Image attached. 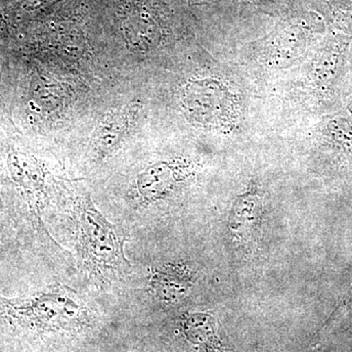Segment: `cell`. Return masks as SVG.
<instances>
[{
  "instance_id": "1",
  "label": "cell",
  "mask_w": 352,
  "mask_h": 352,
  "mask_svg": "<svg viewBox=\"0 0 352 352\" xmlns=\"http://www.w3.org/2000/svg\"><path fill=\"white\" fill-rule=\"evenodd\" d=\"M74 195V219L85 267L101 280L120 276L129 263L119 234L96 210L89 195L80 191Z\"/></svg>"
},
{
  "instance_id": "2",
  "label": "cell",
  "mask_w": 352,
  "mask_h": 352,
  "mask_svg": "<svg viewBox=\"0 0 352 352\" xmlns=\"http://www.w3.org/2000/svg\"><path fill=\"white\" fill-rule=\"evenodd\" d=\"M0 314L32 329H71L87 317L80 295L65 285H53L43 292L21 298L0 296Z\"/></svg>"
},
{
  "instance_id": "3",
  "label": "cell",
  "mask_w": 352,
  "mask_h": 352,
  "mask_svg": "<svg viewBox=\"0 0 352 352\" xmlns=\"http://www.w3.org/2000/svg\"><path fill=\"white\" fill-rule=\"evenodd\" d=\"M182 107L192 122L212 131H229L239 122V98L226 85L214 78L187 85Z\"/></svg>"
},
{
  "instance_id": "4",
  "label": "cell",
  "mask_w": 352,
  "mask_h": 352,
  "mask_svg": "<svg viewBox=\"0 0 352 352\" xmlns=\"http://www.w3.org/2000/svg\"><path fill=\"white\" fill-rule=\"evenodd\" d=\"M13 182L24 192L30 208L41 222V194L44 184V173L34 157L21 152H12L7 160Z\"/></svg>"
},
{
  "instance_id": "5",
  "label": "cell",
  "mask_w": 352,
  "mask_h": 352,
  "mask_svg": "<svg viewBox=\"0 0 352 352\" xmlns=\"http://www.w3.org/2000/svg\"><path fill=\"white\" fill-rule=\"evenodd\" d=\"M134 108L126 106L111 111L99 122L95 129L92 147L99 161L110 156L117 150L131 126Z\"/></svg>"
},
{
  "instance_id": "6",
  "label": "cell",
  "mask_w": 352,
  "mask_h": 352,
  "mask_svg": "<svg viewBox=\"0 0 352 352\" xmlns=\"http://www.w3.org/2000/svg\"><path fill=\"white\" fill-rule=\"evenodd\" d=\"M263 212V198L258 193H245L234 204L230 217L229 229L236 239L250 244L258 231Z\"/></svg>"
},
{
  "instance_id": "7",
  "label": "cell",
  "mask_w": 352,
  "mask_h": 352,
  "mask_svg": "<svg viewBox=\"0 0 352 352\" xmlns=\"http://www.w3.org/2000/svg\"><path fill=\"white\" fill-rule=\"evenodd\" d=\"M182 330L192 344L206 352H224L217 323L208 314H195L185 317Z\"/></svg>"
},
{
  "instance_id": "8",
  "label": "cell",
  "mask_w": 352,
  "mask_h": 352,
  "mask_svg": "<svg viewBox=\"0 0 352 352\" xmlns=\"http://www.w3.org/2000/svg\"><path fill=\"white\" fill-rule=\"evenodd\" d=\"M191 275L186 267L166 266L155 273L151 287L155 294L166 302L182 300L191 287Z\"/></svg>"
},
{
  "instance_id": "9",
  "label": "cell",
  "mask_w": 352,
  "mask_h": 352,
  "mask_svg": "<svg viewBox=\"0 0 352 352\" xmlns=\"http://www.w3.org/2000/svg\"><path fill=\"white\" fill-rule=\"evenodd\" d=\"M176 173L168 163H157L150 166L138 176L136 186L145 201L162 198L175 186Z\"/></svg>"
},
{
  "instance_id": "10",
  "label": "cell",
  "mask_w": 352,
  "mask_h": 352,
  "mask_svg": "<svg viewBox=\"0 0 352 352\" xmlns=\"http://www.w3.org/2000/svg\"><path fill=\"white\" fill-rule=\"evenodd\" d=\"M124 32L129 44L138 50L148 48L156 41V25L142 15L131 16L124 23Z\"/></svg>"
},
{
  "instance_id": "11",
  "label": "cell",
  "mask_w": 352,
  "mask_h": 352,
  "mask_svg": "<svg viewBox=\"0 0 352 352\" xmlns=\"http://www.w3.org/2000/svg\"><path fill=\"white\" fill-rule=\"evenodd\" d=\"M51 1L53 0H22L16 7L22 12L32 13L47 6Z\"/></svg>"
}]
</instances>
